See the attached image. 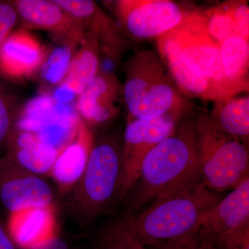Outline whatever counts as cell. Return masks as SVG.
I'll use <instances>...</instances> for the list:
<instances>
[{"mask_svg":"<svg viewBox=\"0 0 249 249\" xmlns=\"http://www.w3.org/2000/svg\"><path fill=\"white\" fill-rule=\"evenodd\" d=\"M181 118L168 114L149 120L129 119L121 148V176L118 199L123 200L127 197L138 181L145 157L173 132Z\"/></svg>","mask_w":249,"mask_h":249,"instance_id":"cell-7","label":"cell"},{"mask_svg":"<svg viewBox=\"0 0 249 249\" xmlns=\"http://www.w3.org/2000/svg\"><path fill=\"white\" fill-rule=\"evenodd\" d=\"M76 47L71 44L60 43L49 50L38 71L41 79L52 86L61 85L68 73Z\"/></svg>","mask_w":249,"mask_h":249,"instance_id":"cell-22","label":"cell"},{"mask_svg":"<svg viewBox=\"0 0 249 249\" xmlns=\"http://www.w3.org/2000/svg\"><path fill=\"white\" fill-rule=\"evenodd\" d=\"M96 249H145L134 230L133 214H124L110 223L101 234Z\"/></svg>","mask_w":249,"mask_h":249,"instance_id":"cell-21","label":"cell"},{"mask_svg":"<svg viewBox=\"0 0 249 249\" xmlns=\"http://www.w3.org/2000/svg\"><path fill=\"white\" fill-rule=\"evenodd\" d=\"M52 209H31L10 214L6 228L18 248L29 249L55 236Z\"/></svg>","mask_w":249,"mask_h":249,"instance_id":"cell-17","label":"cell"},{"mask_svg":"<svg viewBox=\"0 0 249 249\" xmlns=\"http://www.w3.org/2000/svg\"><path fill=\"white\" fill-rule=\"evenodd\" d=\"M119 88L114 75L99 71L78 95L76 108L88 127L104 124L115 116Z\"/></svg>","mask_w":249,"mask_h":249,"instance_id":"cell-14","label":"cell"},{"mask_svg":"<svg viewBox=\"0 0 249 249\" xmlns=\"http://www.w3.org/2000/svg\"><path fill=\"white\" fill-rule=\"evenodd\" d=\"M14 116L11 98L0 85V148L6 145L14 131Z\"/></svg>","mask_w":249,"mask_h":249,"instance_id":"cell-25","label":"cell"},{"mask_svg":"<svg viewBox=\"0 0 249 249\" xmlns=\"http://www.w3.org/2000/svg\"><path fill=\"white\" fill-rule=\"evenodd\" d=\"M220 199L200 181L155 201L138 215L133 214L134 230L145 247L178 240L194 233L205 214Z\"/></svg>","mask_w":249,"mask_h":249,"instance_id":"cell-2","label":"cell"},{"mask_svg":"<svg viewBox=\"0 0 249 249\" xmlns=\"http://www.w3.org/2000/svg\"><path fill=\"white\" fill-rule=\"evenodd\" d=\"M54 200L53 188L45 179L24 169L7 156L0 157V204L10 214L53 208Z\"/></svg>","mask_w":249,"mask_h":249,"instance_id":"cell-8","label":"cell"},{"mask_svg":"<svg viewBox=\"0 0 249 249\" xmlns=\"http://www.w3.org/2000/svg\"><path fill=\"white\" fill-rule=\"evenodd\" d=\"M201 182L215 193L231 191L249 178L245 142L221 130L210 115L196 121Z\"/></svg>","mask_w":249,"mask_h":249,"instance_id":"cell-4","label":"cell"},{"mask_svg":"<svg viewBox=\"0 0 249 249\" xmlns=\"http://www.w3.org/2000/svg\"><path fill=\"white\" fill-rule=\"evenodd\" d=\"M121 176V148L109 138L93 144L79 181L73 187L71 210L86 224L107 211L118 199Z\"/></svg>","mask_w":249,"mask_h":249,"instance_id":"cell-5","label":"cell"},{"mask_svg":"<svg viewBox=\"0 0 249 249\" xmlns=\"http://www.w3.org/2000/svg\"><path fill=\"white\" fill-rule=\"evenodd\" d=\"M229 9L235 19L241 37L249 39V8L247 2L235 1L227 3Z\"/></svg>","mask_w":249,"mask_h":249,"instance_id":"cell-28","label":"cell"},{"mask_svg":"<svg viewBox=\"0 0 249 249\" xmlns=\"http://www.w3.org/2000/svg\"><path fill=\"white\" fill-rule=\"evenodd\" d=\"M59 152L38 142L24 148L9 149L5 155L24 169L40 176L50 174Z\"/></svg>","mask_w":249,"mask_h":249,"instance_id":"cell-20","label":"cell"},{"mask_svg":"<svg viewBox=\"0 0 249 249\" xmlns=\"http://www.w3.org/2000/svg\"><path fill=\"white\" fill-rule=\"evenodd\" d=\"M249 222V178L214 205L194 235L213 247L224 236Z\"/></svg>","mask_w":249,"mask_h":249,"instance_id":"cell-11","label":"cell"},{"mask_svg":"<svg viewBox=\"0 0 249 249\" xmlns=\"http://www.w3.org/2000/svg\"><path fill=\"white\" fill-rule=\"evenodd\" d=\"M123 95L130 119H157L186 111L184 100L164 63L154 52L134 54L125 65Z\"/></svg>","mask_w":249,"mask_h":249,"instance_id":"cell-3","label":"cell"},{"mask_svg":"<svg viewBox=\"0 0 249 249\" xmlns=\"http://www.w3.org/2000/svg\"><path fill=\"white\" fill-rule=\"evenodd\" d=\"M49 49L27 29L14 31L0 47V73L14 80L37 73Z\"/></svg>","mask_w":249,"mask_h":249,"instance_id":"cell-12","label":"cell"},{"mask_svg":"<svg viewBox=\"0 0 249 249\" xmlns=\"http://www.w3.org/2000/svg\"><path fill=\"white\" fill-rule=\"evenodd\" d=\"M167 34L183 61L209 81L218 100L235 96L224 76L219 45L208 34L202 14H186L182 22Z\"/></svg>","mask_w":249,"mask_h":249,"instance_id":"cell-6","label":"cell"},{"mask_svg":"<svg viewBox=\"0 0 249 249\" xmlns=\"http://www.w3.org/2000/svg\"><path fill=\"white\" fill-rule=\"evenodd\" d=\"M223 71L235 94L249 89V39L232 36L219 45Z\"/></svg>","mask_w":249,"mask_h":249,"instance_id":"cell-18","label":"cell"},{"mask_svg":"<svg viewBox=\"0 0 249 249\" xmlns=\"http://www.w3.org/2000/svg\"><path fill=\"white\" fill-rule=\"evenodd\" d=\"M22 19L23 29L48 31L62 41L78 47L87 27L69 14L53 0H16L11 3Z\"/></svg>","mask_w":249,"mask_h":249,"instance_id":"cell-10","label":"cell"},{"mask_svg":"<svg viewBox=\"0 0 249 249\" xmlns=\"http://www.w3.org/2000/svg\"><path fill=\"white\" fill-rule=\"evenodd\" d=\"M19 16L11 3L0 2V47L14 31Z\"/></svg>","mask_w":249,"mask_h":249,"instance_id":"cell-27","label":"cell"},{"mask_svg":"<svg viewBox=\"0 0 249 249\" xmlns=\"http://www.w3.org/2000/svg\"><path fill=\"white\" fill-rule=\"evenodd\" d=\"M97 6L81 22L87 27L79 49L75 52L71 65L61 85L73 94L79 95L98 74L100 68L99 27Z\"/></svg>","mask_w":249,"mask_h":249,"instance_id":"cell-13","label":"cell"},{"mask_svg":"<svg viewBox=\"0 0 249 249\" xmlns=\"http://www.w3.org/2000/svg\"><path fill=\"white\" fill-rule=\"evenodd\" d=\"M157 39L160 58L178 89L188 96L217 101V95L209 81L187 66L168 34Z\"/></svg>","mask_w":249,"mask_h":249,"instance_id":"cell-16","label":"cell"},{"mask_svg":"<svg viewBox=\"0 0 249 249\" xmlns=\"http://www.w3.org/2000/svg\"><path fill=\"white\" fill-rule=\"evenodd\" d=\"M215 249H249V222L224 236L216 244Z\"/></svg>","mask_w":249,"mask_h":249,"instance_id":"cell-26","label":"cell"},{"mask_svg":"<svg viewBox=\"0 0 249 249\" xmlns=\"http://www.w3.org/2000/svg\"><path fill=\"white\" fill-rule=\"evenodd\" d=\"M200 181L196 121L183 119L144 159L128 203L139 209Z\"/></svg>","mask_w":249,"mask_h":249,"instance_id":"cell-1","label":"cell"},{"mask_svg":"<svg viewBox=\"0 0 249 249\" xmlns=\"http://www.w3.org/2000/svg\"><path fill=\"white\" fill-rule=\"evenodd\" d=\"M115 9L125 30L139 39L158 38L179 25L186 15L170 0H119Z\"/></svg>","mask_w":249,"mask_h":249,"instance_id":"cell-9","label":"cell"},{"mask_svg":"<svg viewBox=\"0 0 249 249\" xmlns=\"http://www.w3.org/2000/svg\"><path fill=\"white\" fill-rule=\"evenodd\" d=\"M211 119L223 132L245 142L249 135V98H222L214 101Z\"/></svg>","mask_w":249,"mask_h":249,"instance_id":"cell-19","label":"cell"},{"mask_svg":"<svg viewBox=\"0 0 249 249\" xmlns=\"http://www.w3.org/2000/svg\"><path fill=\"white\" fill-rule=\"evenodd\" d=\"M0 249H19L11 239L7 228L0 218Z\"/></svg>","mask_w":249,"mask_h":249,"instance_id":"cell-30","label":"cell"},{"mask_svg":"<svg viewBox=\"0 0 249 249\" xmlns=\"http://www.w3.org/2000/svg\"><path fill=\"white\" fill-rule=\"evenodd\" d=\"M92 145L89 127L80 117L76 137L59 152L50 172L63 191L73 188L79 181Z\"/></svg>","mask_w":249,"mask_h":249,"instance_id":"cell-15","label":"cell"},{"mask_svg":"<svg viewBox=\"0 0 249 249\" xmlns=\"http://www.w3.org/2000/svg\"><path fill=\"white\" fill-rule=\"evenodd\" d=\"M53 101L49 96H41L28 103L16 120V130L36 133L40 127L55 116Z\"/></svg>","mask_w":249,"mask_h":249,"instance_id":"cell-23","label":"cell"},{"mask_svg":"<svg viewBox=\"0 0 249 249\" xmlns=\"http://www.w3.org/2000/svg\"><path fill=\"white\" fill-rule=\"evenodd\" d=\"M153 249H215L199 240L194 234L185 236L178 240H171L152 247Z\"/></svg>","mask_w":249,"mask_h":249,"instance_id":"cell-29","label":"cell"},{"mask_svg":"<svg viewBox=\"0 0 249 249\" xmlns=\"http://www.w3.org/2000/svg\"><path fill=\"white\" fill-rule=\"evenodd\" d=\"M202 15L208 34L218 45L232 36H240L227 3L212 8Z\"/></svg>","mask_w":249,"mask_h":249,"instance_id":"cell-24","label":"cell"}]
</instances>
